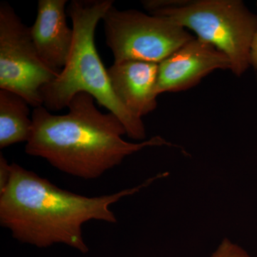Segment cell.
Instances as JSON below:
<instances>
[{"mask_svg":"<svg viewBox=\"0 0 257 257\" xmlns=\"http://www.w3.org/2000/svg\"><path fill=\"white\" fill-rule=\"evenodd\" d=\"M157 175L143 184L109 195L88 197L60 189L35 172L12 164L10 183L0 194V224L21 242L38 247L64 243L87 252L82 226L91 220L116 223L111 204L140 192Z\"/></svg>","mask_w":257,"mask_h":257,"instance_id":"6da1fadb","label":"cell"},{"mask_svg":"<svg viewBox=\"0 0 257 257\" xmlns=\"http://www.w3.org/2000/svg\"><path fill=\"white\" fill-rule=\"evenodd\" d=\"M94 100L87 93H79L63 115L52 114L44 106L35 108L25 152L69 175L94 179L145 147L171 145L160 136L140 143L124 141L122 123L112 113L101 112Z\"/></svg>","mask_w":257,"mask_h":257,"instance_id":"7a4b0ae2","label":"cell"},{"mask_svg":"<svg viewBox=\"0 0 257 257\" xmlns=\"http://www.w3.org/2000/svg\"><path fill=\"white\" fill-rule=\"evenodd\" d=\"M113 5V0L70 2L67 13L72 22L73 44L64 68L42 88L43 106L50 111L61 110L68 108L79 93H87L121 121L128 138L143 140L146 131L143 120L128 111L115 95L94 42L98 23Z\"/></svg>","mask_w":257,"mask_h":257,"instance_id":"3957f363","label":"cell"},{"mask_svg":"<svg viewBox=\"0 0 257 257\" xmlns=\"http://www.w3.org/2000/svg\"><path fill=\"white\" fill-rule=\"evenodd\" d=\"M143 5L150 14L192 30L224 53L231 62L230 70L237 77L251 67L257 15L241 0H147Z\"/></svg>","mask_w":257,"mask_h":257,"instance_id":"277c9868","label":"cell"},{"mask_svg":"<svg viewBox=\"0 0 257 257\" xmlns=\"http://www.w3.org/2000/svg\"><path fill=\"white\" fill-rule=\"evenodd\" d=\"M106 44L114 62L143 61L160 64L194 38L167 19L113 5L102 19Z\"/></svg>","mask_w":257,"mask_h":257,"instance_id":"5b68a950","label":"cell"},{"mask_svg":"<svg viewBox=\"0 0 257 257\" xmlns=\"http://www.w3.org/2000/svg\"><path fill=\"white\" fill-rule=\"evenodd\" d=\"M60 72L47 65L35 48L30 28L13 7L0 4V89L10 91L36 108L43 106L42 89Z\"/></svg>","mask_w":257,"mask_h":257,"instance_id":"8992f818","label":"cell"},{"mask_svg":"<svg viewBox=\"0 0 257 257\" xmlns=\"http://www.w3.org/2000/svg\"><path fill=\"white\" fill-rule=\"evenodd\" d=\"M217 69H231L227 56L194 37L158 64L157 94L187 90Z\"/></svg>","mask_w":257,"mask_h":257,"instance_id":"52a82bcc","label":"cell"},{"mask_svg":"<svg viewBox=\"0 0 257 257\" xmlns=\"http://www.w3.org/2000/svg\"><path fill=\"white\" fill-rule=\"evenodd\" d=\"M67 0H39L37 18L30 27L35 48L48 67L64 68L74 41L73 29L67 20Z\"/></svg>","mask_w":257,"mask_h":257,"instance_id":"ba28073f","label":"cell"},{"mask_svg":"<svg viewBox=\"0 0 257 257\" xmlns=\"http://www.w3.org/2000/svg\"><path fill=\"white\" fill-rule=\"evenodd\" d=\"M107 72L115 95L132 114L142 119L156 109L158 64L123 61L114 62Z\"/></svg>","mask_w":257,"mask_h":257,"instance_id":"9c48e42d","label":"cell"},{"mask_svg":"<svg viewBox=\"0 0 257 257\" xmlns=\"http://www.w3.org/2000/svg\"><path fill=\"white\" fill-rule=\"evenodd\" d=\"M29 105L18 94L0 89V149L28 143L32 128Z\"/></svg>","mask_w":257,"mask_h":257,"instance_id":"30bf717a","label":"cell"},{"mask_svg":"<svg viewBox=\"0 0 257 257\" xmlns=\"http://www.w3.org/2000/svg\"><path fill=\"white\" fill-rule=\"evenodd\" d=\"M212 257H251L242 248L225 239Z\"/></svg>","mask_w":257,"mask_h":257,"instance_id":"8fae6325","label":"cell"},{"mask_svg":"<svg viewBox=\"0 0 257 257\" xmlns=\"http://www.w3.org/2000/svg\"><path fill=\"white\" fill-rule=\"evenodd\" d=\"M12 176V165L8 163V160L0 155V194H2L10 183Z\"/></svg>","mask_w":257,"mask_h":257,"instance_id":"7c38bea8","label":"cell"},{"mask_svg":"<svg viewBox=\"0 0 257 257\" xmlns=\"http://www.w3.org/2000/svg\"><path fill=\"white\" fill-rule=\"evenodd\" d=\"M250 64L253 68L257 69V30L251 42L250 51Z\"/></svg>","mask_w":257,"mask_h":257,"instance_id":"4fadbf2b","label":"cell"},{"mask_svg":"<svg viewBox=\"0 0 257 257\" xmlns=\"http://www.w3.org/2000/svg\"><path fill=\"white\" fill-rule=\"evenodd\" d=\"M256 70H257V69H256Z\"/></svg>","mask_w":257,"mask_h":257,"instance_id":"5bb4252c","label":"cell"}]
</instances>
